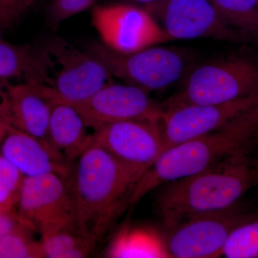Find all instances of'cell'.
Listing matches in <instances>:
<instances>
[{"label":"cell","instance_id":"obj_3","mask_svg":"<svg viewBox=\"0 0 258 258\" xmlns=\"http://www.w3.org/2000/svg\"><path fill=\"white\" fill-rule=\"evenodd\" d=\"M258 147V107L221 128L168 149L144 172L129 205L166 183L192 175L219 161L252 154Z\"/></svg>","mask_w":258,"mask_h":258},{"label":"cell","instance_id":"obj_18","mask_svg":"<svg viewBox=\"0 0 258 258\" xmlns=\"http://www.w3.org/2000/svg\"><path fill=\"white\" fill-rule=\"evenodd\" d=\"M38 232L43 257H86L96 246L82 235L74 216L44 226Z\"/></svg>","mask_w":258,"mask_h":258},{"label":"cell","instance_id":"obj_2","mask_svg":"<svg viewBox=\"0 0 258 258\" xmlns=\"http://www.w3.org/2000/svg\"><path fill=\"white\" fill-rule=\"evenodd\" d=\"M162 186L157 208L164 225L171 230L191 217L238 203L258 186V158L252 154L234 156Z\"/></svg>","mask_w":258,"mask_h":258},{"label":"cell","instance_id":"obj_29","mask_svg":"<svg viewBox=\"0 0 258 258\" xmlns=\"http://www.w3.org/2000/svg\"><path fill=\"white\" fill-rule=\"evenodd\" d=\"M1 30H2V28H1V27H0V38H1V37H3V36H2Z\"/></svg>","mask_w":258,"mask_h":258},{"label":"cell","instance_id":"obj_13","mask_svg":"<svg viewBox=\"0 0 258 258\" xmlns=\"http://www.w3.org/2000/svg\"><path fill=\"white\" fill-rule=\"evenodd\" d=\"M15 210L34 230L74 216L69 177L47 173L25 176Z\"/></svg>","mask_w":258,"mask_h":258},{"label":"cell","instance_id":"obj_7","mask_svg":"<svg viewBox=\"0 0 258 258\" xmlns=\"http://www.w3.org/2000/svg\"><path fill=\"white\" fill-rule=\"evenodd\" d=\"M235 204L230 208L191 217L171 229L166 240L171 257L214 258L222 256L224 246L239 226L258 217Z\"/></svg>","mask_w":258,"mask_h":258},{"label":"cell","instance_id":"obj_4","mask_svg":"<svg viewBox=\"0 0 258 258\" xmlns=\"http://www.w3.org/2000/svg\"><path fill=\"white\" fill-rule=\"evenodd\" d=\"M257 93V64L244 57H228L190 70L183 88L161 106L166 110L187 105L219 104Z\"/></svg>","mask_w":258,"mask_h":258},{"label":"cell","instance_id":"obj_15","mask_svg":"<svg viewBox=\"0 0 258 258\" xmlns=\"http://www.w3.org/2000/svg\"><path fill=\"white\" fill-rule=\"evenodd\" d=\"M50 113V100L36 85L25 82L11 85L6 82L0 95V122L47 143Z\"/></svg>","mask_w":258,"mask_h":258},{"label":"cell","instance_id":"obj_22","mask_svg":"<svg viewBox=\"0 0 258 258\" xmlns=\"http://www.w3.org/2000/svg\"><path fill=\"white\" fill-rule=\"evenodd\" d=\"M222 256L227 258L258 257V217L239 226L229 237Z\"/></svg>","mask_w":258,"mask_h":258},{"label":"cell","instance_id":"obj_21","mask_svg":"<svg viewBox=\"0 0 258 258\" xmlns=\"http://www.w3.org/2000/svg\"><path fill=\"white\" fill-rule=\"evenodd\" d=\"M33 229L23 227L0 237V258L43 257L40 241L32 238Z\"/></svg>","mask_w":258,"mask_h":258},{"label":"cell","instance_id":"obj_20","mask_svg":"<svg viewBox=\"0 0 258 258\" xmlns=\"http://www.w3.org/2000/svg\"><path fill=\"white\" fill-rule=\"evenodd\" d=\"M222 20L237 32L258 37V0H209Z\"/></svg>","mask_w":258,"mask_h":258},{"label":"cell","instance_id":"obj_10","mask_svg":"<svg viewBox=\"0 0 258 258\" xmlns=\"http://www.w3.org/2000/svg\"><path fill=\"white\" fill-rule=\"evenodd\" d=\"M71 105L93 132L108 123L123 120L160 121L163 113L162 106L153 101L149 92L126 83H109L86 101Z\"/></svg>","mask_w":258,"mask_h":258},{"label":"cell","instance_id":"obj_19","mask_svg":"<svg viewBox=\"0 0 258 258\" xmlns=\"http://www.w3.org/2000/svg\"><path fill=\"white\" fill-rule=\"evenodd\" d=\"M106 257L114 258L171 257L166 240L152 229L125 226L113 237Z\"/></svg>","mask_w":258,"mask_h":258},{"label":"cell","instance_id":"obj_1","mask_svg":"<svg viewBox=\"0 0 258 258\" xmlns=\"http://www.w3.org/2000/svg\"><path fill=\"white\" fill-rule=\"evenodd\" d=\"M144 171L125 165L94 142L72 164L69 175L74 218L82 235L97 244L129 205Z\"/></svg>","mask_w":258,"mask_h":258},{"label":"cell","instance_id":"obj_14","mask_svg":"<svg viewBox=\"0 0 258 258\" xmlns=\"http://www.w3.org/2000/svg\"><path fill=\"white\" fill-rule=\"evenodd\" d=\"M0 154L25 176L57 173L69 177L72 164L40 139L0 122Z\"/></svg>","mask_w":258,"mask_h":258},{"label":"cell","instance_id":"obj_17","mask_svg":"<svg viewBox=\"0 0 258 258\" xmlns=\"http://www.w3.org/2000/svg\"><path fill=\"white\" fill-rule=\"evenodd\" d=\"M0 79L22 80L48 87V61L41 47L14 44L0 38Z\"/></svg>","mask_w":258,"mask_h":258},{"label":"cell","instance_id":"obj_11","mask_svg":"<svg viewBox=\"0 0 258 258\" xmlns=\"http://www.w3.org/2000/svg\"><path fill=\"white\" fill-rule=\"evenodd\" d=\"M93 142L125 165L144 172L163 153L160 121L154 120L108 123L93 132Z\"/></svg>","mask_w":258,"mask_h":258},{"label":"cell","instance_id":"obj_23","mask_svg":"<svg viewBox=\"0 0 258 258\" xmlns=\"http://www.w3.org/2000/svg\"><path fill=\"white\" fill-rule=\"evenodd\" d=\"M25 176L0 154V210H15Z\"/></svg>","mask_w":258,"mask_h":258},{"label":"cell","instance_id":"obj_27","mask_svg":"<svg viewBox=\"0 0 258 258\" xmlns=\"http://www.w3.org/2000/svg\"><path fill=\"white\" fill-rule=\"evenodd\" d=\"M118 3H127L144 8L147 11L152 9L156 5L159 4L163 0H117Z\"/></svg>","mask_w":258,"mask_h":258},{"label":"cell","instance_id":"obj_28","mask_svg":"<svg viewBox=\"0 0 258 258\" xmlns=\"http://www.w3.org/2000/svg\"><path fill=\"white\" fill-rule=\"evenodd\" d=\"M5 84H6V81L0 79V95H1L2 93H3V91H4Z\"/></svg>","mask_w":258,"mask_h":258},{"label":"cell","instance_id":"obj_12","mask_svg":"<svg viewBox=\"0 0 258 258\" xmlns=\"http://www.w3.org/2000/svg\"><path fill=\"white\" fill-rule=\"evenodd\" d=\"M148 12L172 40H233L239 36L209 0H163Z\"/></svg>","mask_w":258,"mask_h":258},{"label":"cell","instance_id":"obj_8","mask_svg":"<svg viewBox=\"0 0 258 258\" xmlns=\"http://www.w3.org/2000/svg\"><path fill=\"white\" fill-rule=\"evenodd\" d=\"M91 23L101 42L120 53H132L172 40L149 12L127 3L95 6Z\"/></svg>","mask_w":258,"mask_h":258},{"label":"cell","instance_id":"obj_6","mask_svg":"<svg viewBox=\"0 0 258 258\" xmlns=\"http://www.w3.org/2000/svg\"><path fill=\"white\" fill-rule=\"evenodd\" d=\"M40 47L48 61L50 84L35 85L48 99L79 103L113 83V76L99 60L60 37L47 40Z\"/></svg>","mask_w":258,"mask_h":258},{"label":"cell","instance_id":"obj_5","mask_svg":"<svg viewBox=\"0 0 258 258\" xmlns=\"http://www.w3.org/2000/svg\"><path fill=\"white\" fill-rule=\"evenodd\" d=\"M88 53L100 61L112 76L150 93L171 86L189 72V55L178 49L148 47L132 53H120L103 42L86 47Z\"/></svg>","mask_w":258,"mask_h":258},{"label":"cell","instance_id":"obj_9","mask_svg":"<svg viewBox=\"0 0 258 258\" xmlns=\"http://www.w3.org/2000/svg\"><path fill=\"white\" fill-rule=\"evenodd\" d=\"M256 107L258 93L219 104L187 105L163 110V152L221 128Z\"/></svg>","mask_w":258,"mask_h":258},{"label":"cell","instance_id":"obj_24","mask_svg":"<svg viewBox=\"0 0 258 258\" xmlns=\"http://www.w3.org/2000/svg\"><path fill=\"white\" fill-rule=\"evenodd\" d=\"M96 0H51L47 8L50 28H58L62 22L92 8Z\"/></svg>","mask_w":258,"mask_h":258},{"label":"cell","instance_id":"obj_26","mask_svg":"<svg viewBox=\"0 0 258 258\" xmlns=\"http://www.w3.org/2000/svg\"><path fill=\"white\" fill-rule=\"evenodd\" d=\"M23 227H31L20 219L16 210H0V237Z\"/></svg>","mask_w":258,"mask_h":258},{"label":"cell","instance_id":"obj_25","mask_svg":"<svg viewBox=\"0 0 258 258\" xmlns=\"http://www.w3.org/2000/svg\"><path fill=\"white\" fill-rule=\"evenodd\" d=\"M36 0H0V27L11 28L25 16Z\"/></svg>","mask_w":258,"mask_h":258},{"label":"cell","instance_id":"obj_16","mask_svg":"<svg viewBox=\"0 0 258 258\" xmlns=\"http://www.w3.org/2000/svg\"><path fill=\"white\" fill-rule=\"evenodd\" d=\"M50 101L47 142L73 164L93 142V134L72 105L57 100Z\"/></svg>","mask_w":258,"mask_h":258}]
</instances>
